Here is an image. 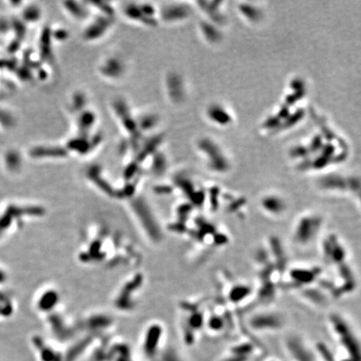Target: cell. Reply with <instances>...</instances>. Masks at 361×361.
Instances as JSON below:
<instances>
[{
	"label": "cell",
	"instance_id": "cell-1",
	"mask_svg": "<svg viewBox=\"0 0 361 361\" xmlns=\"http://www.w3.org/2000/svg\"><path fill=\"white\" fill-rule=\"evenodd\" d=\"M324 217L316 212H307L297 218L293 229V240L297 245L305 247L320 233Z\"/></svg>",
	"mask_w": 361,
	"mask_h": 361
},
{
	"label": "cell",
	"instance_id": "cell-2",
	"mask_svg": "<svg viewBox=\"0 0 361 361\" xmlns=\"http://www.w3.org/2000/svg\"><path fill=\"white\" fill-rule=\"evenodd\" d=\"M282 315L275 311H263L252 315L249 319V325L257 331L276 330L283 326Z\"/></svg>",
	"mask_w": 361,
	"mask_h": 361
},
{
	"label": "cell",
	"instance_id": "cell-3",
	"mask_svg": "<svg viewBox=\"0 0 361 361\" xmlns=\"http://www.w3.org/2000/svg\"><path fill=\"white\" fill-rule=\"evenodd\" d=\"M321 274L319 268H294L288 272L290 282L294 288L303 289L312 286V284L318 280Z\"/></svg>",
	"mask_w": 361,
	"mask_h": 361
},
{
	"label": "cell",
	"instance_id": "cell-4",
	"mask_svg": "<svg viewBox=\"0 0 361 361\" xmlns=\"http://www.w3.org/2000/svg\"><path fill=\"white\" fill-rule=\"evenodd\" d=\"M324 256L330 264L339 266L346 262V250L335 235H329L324 240Z\"/></svg>",
	"mask_w": 361,
	"mask_h": 361
},
{
	"label": "cell",
	"instance_id": "cell-5",
	"mask_svg": "<svg viewBox=\"0 0 361 361\" xmlns=\"http://www.w3.org/2000/svg\"><path fill=\"white\" fill-rule=\"evenodd\" d=\"M356 180L344 179L340 176H327L319 181V187L324 191H344L356 190L359 191V186L356 185Z\"/></svg>",
	"mask_w": 361,
	"mask_h": 361
},
{
	"label": "cell",
	"instance_id": "cell-6",
	"mask_svg": "<svg viewBox=\"0 0 361 361\" xmlns=\"http://www.w3.org/2000/svg\"><path fill=\"white\" fill-rule=\"evenodd\" d=\"M260 208L267 215L281 217L288 210V204L283 197L277 194H268L260 200Z\"/></svg>",
	"mask_w": 361,
	"mask_h": 361
},
{
	"label": "cell",
	"instance_id": "cell-7",
	"mask_svg": "<svg viewBox=\"0 0 361 361\" xmlns=\"http://www.w3.org/2000/svg\"><path fill=\"white\" fill-rule=\"evenodd\" d=\"M253 289L245 283H235L230 288L228 292V299L234 304H240L253 294Z\"/></svg>",
	"mask_w": 361,
	"mask_h": 361
},
{
	"label": "cell",
	"instance_id": "cell-8",
	"mask_svg": "<svg viewBox=\"0 0 361 361\" xmlns=\"http://www.w3.org/2000/svg\"><path fill=\"white\" fill-rule=\"evenodd\" d=\"M303 297L309 301L310 303L314 304H318V305H322L324 304L327 300V297L324 295L323 291H321L317 288H313L312 286L306 287L303 288Z\"/></svg>",
	"mask_w": 361,
	"mask_h": 361
},
{
	"label": "cell",
	"instance_id": "cell-9",
	"mask_svg": "<svg viewBox=\"0 0 361 361\" xmlns=\"http://www.w3.org/2000/svg\"><path fill=\"white\" fill-rule=\"evenodd\" d=\"M206 322L208 328L214 332H219L225 328V319L222 314L220 315L217 313H212L209 317H208Z\"/></svg>",
	"mask_w": 361,
	"mask_h": 361
}]
</instances>
